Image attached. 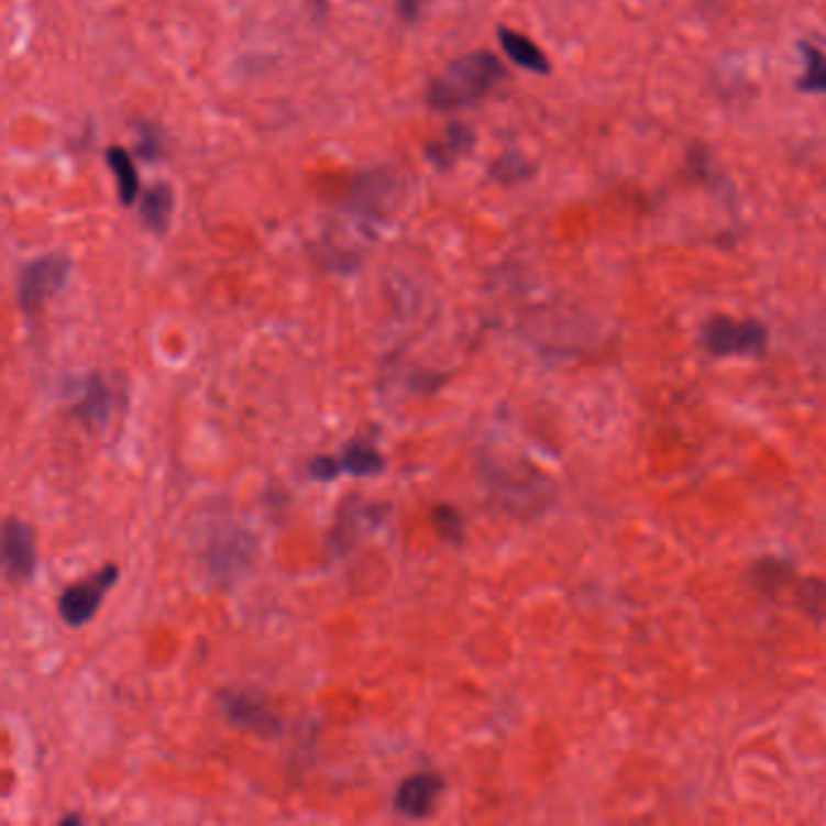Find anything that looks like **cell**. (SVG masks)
Instances as JSON below:
<instances>
[{
  "label": "cell",
  "mask_w": 826,
  "mask_h": 826,
  "mask_svg": "<svg viewBox=\"0 0 826 826\" xmlns=\"http://www.w3.org/2000/svg\"><path fill=\"white\" fill-rule=\"evenodd\" d=\"M473 143H475V136H473V131L469 126L461 124V122H451L447 126L444 141H441L439 146H429L427 153L432 155V161L447 163V158L449 161H456L459 155L469 153L473 148Z\"/></svg>",
  "instance_id": "9a60e30c"
},
{
  "label": "cell",
  "mask_w": 826,
  "mask_h": 826,
  "mask_svg": "<svg viewBox=\"0 0 826 826\" xmlns=\"http://www.w3.org/2000/svg\"><path fill=\"white\" fill-rule=\"evenodd\" d=\"M497 37H499L502 49H505V54L511 58L514 64L526 68V70H531V74H550L548 56L541 49H538V46L529 37H524V34L514 32L509 27H499Z\"/></svg>",
  "instance_id": "ba28073f"
},
{
  "label": "cell",
  "mask_w": 826,
  "mask_h": 826,
  "mask_svg": "<svg viewBox=\"0 0 826 826\" xmlns=\"http://www.w3.org/2000/svg\"><path fill=\"white\" fill-rule=\"evenodd\" d=\"M70 260L62 253H52L27 262L18 277V304L25 313L42 308L52 296L64 289L70 277Z\"/></svg>",
  "instance_id": "3957f363"
},
{
  "label": "cell",
  "mask_w": 826,
  "mask_h": 826,
  "mask_svg": "<svg viewBox=\"0 0 826 826\" xmlns=\"http://www.w3.org/2000/svg\"><path fill=\"white\" fill-rule=\"evenodd\" d=\"M119 580V568L107 565L100 572L90 574L88 580L78 584H70L68 590L58 598V614L66 620L70 628L86 626L88 620L95 618L98 608L104 602V594L112 590Z\"/></svg>",
  "instance_id": "277c9868"
},
{
  "label": "cell",
  "mask_w": 826,
  "mask_h": 826,
  "mask_svg": "<svg viewBox=\"0 0 826 826\" xmlns=\"http://www.w3.org/2000/svg\"><path fill=\"white\" fill-rule=\"evenodd\" d=\"M432 519H434L439 536L444 538V541H451V543L463 541V517L456 509L449 505H439L432 511Z\"/></svg>",
  "instance_id": "e0dca14e"
},
{
  "label": "cell",
  "mask_w": 826,
  "mask_h": 826,
  "mask_svg": "<svg viewBox=\"0 0 826 826\" xmlns=\"http://www.w3.org/2000/svg\"><path fill=\"white\" fill-rule=\"evenodd\" d=\"M3 562L10 580L30 582L37 572V548L30 524L10 517L3 526Z\"/></svg>",
  "instance_id": "5b68a950"
},
{
  "label": "cell",
  "mask_w": 826,
  "mask_h": 826,
  "mask_svg": "<svg viewBox=\"0 0 826 826\" xmlns=\"http://www.w3.org/2000/svg\"><path fill=\"white\" fill-rule=\"evenodd\" d=\"M444 778L439 773H412L400 783L395 793V810L412 819H422L434 810L439 795L444 793Z\"/></svg>",
  "instance_id": "8992f818"
},
{
  "label": "cell",
  "mask_w": 826,
  "mask_h": 826,
  "mask_svg": "<svg viewBox=\"0 0 826 826\" xmlns=\"http://www.w3.org/2000/svg\"><path fill=\"white\" fill-rule=\"evenodd\" d=\"M507 68L489 52H473L451 62L444 74L429 82L427 104L437 112H456L485 100L502 80Z\"/></svg>",
  "instance_id": "6da1fadb"
},
{
  "label": "cell",
  "mask_w": 826,
  "mask_h": 826,
  "mask_svg": "<svg viewBox=\"0 0 826 826\" xmlns=\"http://www.w3.org/2000/svg\"><path fill=\"white\" fill-rule=\"evenodd\" d=\"M795 604L802 614L810 616L817 624L826 620V582L819 577H805L795 584Z\"/></svg>",
  "instance_id": "5bb4252c"
},
{
  "label": "cell",
  "mask_w": 826,
  "mask_h": 826,
  "mask_svg": "<svg viewBox=\"0 0 826 826\" xmlns=\"http://www.w3.org/2000/svg\"><path fill=\"white\" fill-rule=\"evenodd\" d=\"M141 221L148 225L153 233H163L170 223L173 213V189L167 185H155L143 191L139 203Z\"/></svg>",
  "instance_id": "30bf717a"
},
{
  "label": "cell",
  "mask_w": 826,
  "mask_h": 826,
  "mask_svg": "<svg viewBox=\"0 0 826 826\" xmlns=\"http://www.w3.org/2000/svg\"><path fill=\"white\" fill-rule=\"evenodd\" d=\"M58 824H62V826H66V824H82V817H80V814H68V817H64Z\"/></svg>",
  "instance_id": "ffe728a7"
},
{
  "label": "cell",
  "mask_w": 826,
  "mask_h": 826,
  "mask_svg": "<svg viewBox=\"0 0 826 826\" xmlns=\"http://www.w3.org/2000/svg\"><path fill=\"white\" fill-rule=\"evenodd\" d=\"M107 165L112 167V173L117 177L119 201H122L124 207H131L139 195V173H136L134 161H131V155L124 148L112 146L110 151H107Z\"/></svg>",
  "instance_id": "4fadbf2b"
},
{
  "label": "cell",
  "mask_w": 826,
  "mask_h": 826,
  "mask_svg": "<svg viewBox=\"0 0 826 826\" xmlns=\"http://www.w3.org/2000/svg\"><path fill=\"white\" fill-rule=\"evenodd\" d=\"M427 3L429 0H395V8H398L403 20H417Z\"/></svg>",
  "instance_id": "d6986e66"
},
{
  "label": "cell",
  "mask_w": 826,
  "mask_h": 826,
  "mask_svg": "<svg viewBox=\"0 0 826 826\" xmlns=\"http://www.w3.org/2000/svg\"><path fill=\"white\" fill-rule=\"evenodd\" d=\"M749 582L753 584V590H759L763 596H778L790 582H793V570L781 560L766 558L749 570Z\"/></svg>",
  "instance_id": "8fae6325"
},
{
  "label": "cell",
  "mask_w": 826,
  "mask_h": 826,
  "mask_svg": "<svg viewBox=\"0 0 826 826\" xmlns=\"http://www.w3.org/2000/svg\"><path fill=\"white\" fill-rule=\"evenodd\" d=\"M76 415L80 422L88 427H104L112 415V390L107 388V383L100 376L88 378V388L82 400L76 407Z\"/></svg>",
  "instance_id": "9c48e42d"
},
{
  "label": "cell",
  "mask_w": 826,
  "mask_h": 826,
  "mask_svg": "<svg viewBox=\"0 0 826 826\" xmlns=\"http://www.w3.org/2000/svg\"><path fill=\"white\" fill-rule=\"evenodd\" d=\"M800 52L805 56V74L800 78V90L826 95V52L812 44H800Z\"/></svg>",
  "instance_id": "2e32d148"
},
{
  "label": "cell",
  "mask_w": 826,
  "mask_h": 826,
  "mask_svg": "<svg viewBox=\"0 0 826 826\" xmlns=\"http://www.w3.org/2000/svg\"><path fill=\"white\" fill-rule=\"evenodd\" d=\"M701 342L713 356H761L769 342V330L759 320L715 316L703 326Z\"/></svg>",
  "instance_id": "7a4b0ae2"
},
{
  "label": "cell",
  "mask_w": 826,
  "mask_h": 826,
  "mask_svg": "<svg viewBox=\"0 0 826 826\" xmlns=\"http://www.w3.org/2000/svg\"><path fill=\"white\" fill-rule=\"evenodd\" d=\"M308 473L316 477V481H334L342 473L340 459L334 456H316L308 465Z\"/></svg>",
  "instance_id": "ac0fdd59"
},
{
  "label": "cell",
  "mask_w": 826,
  "mask_h": 826,
  "mask_svg": "<svg viewBox=\"0 0 826 826\" xmlns=\"http://www.w3.org/2000/svg\"><path fill=\"white\" fill-rule=\"evenodd\" d=\"M219 703H221V711L225 713V717L238 727H245V729H253V733L257 735H277L282 729V723L277 715H272L267 708H262V705L255 701L245 696V693H238V691H225L219 696Z\"/></svg>",
  "instance_id": "52a82bcc"
},
{
  "label": "cell",
  "mask_w": 826,
  "mask_h": 826,
  "mask_svg": "<svg viewBox=\"0 0 826 826\" xmlns=\"http://www.w3.org/2000/svg\"><path fill=\"white\" fill-rule=\"evenodd\" d=\"M340 465H342V473L371 477V475H381L383 471H386V459H383L374 447L362 444V441H352V444L342 451Z\"/></svg>",
  "instance_id": "7c38bea8"
}]
</instances>
